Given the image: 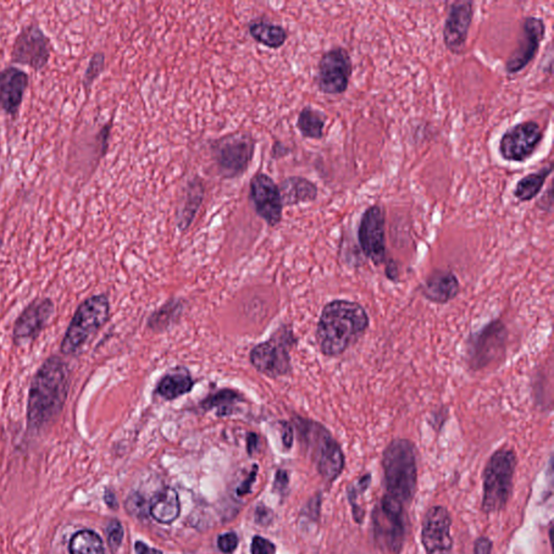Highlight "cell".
<instances>
[{
	"label": "cell",
	"mask_w": 554,
	"mask_h": 554,
	"mask_svg": "<svg viewBox=\"0 0 554 554\" xmlns=\"http://www.w3.org/2000/svg\"><path fill=\"white\" fill-rule=\"evenodd\" d=\"M71 369L59 356L49 357L33 377L27 397V426L41 431L57 419L68 401Z\"/></svg>",
	"instance_id": "1"
},
{
	"label": "cell",
	"mask_w": 554,
	"mask_h": 554,
	"mask_svg": "<svg viewBox=\"0 0 554 554\" xmlns=\"http://www.w3.org/2000/svg\"><path fill=\"white\" fill-rule=\"evenodd\" d=\"M370 320L367 310L356 301L337 299L327 303L317 327V342L327 358H337L367 334Z\"/></svg>",
	"instance_id": "2"
},
{
	"label": "cell",
	"mask_w": 554,
	"mask_h": 554,
	"mask_svg": "<svg viewBox=\"0 0 554 554\" xmlns=\"http://www.w3.org/2000/svg\"><path fill=\"white\" fill-rule=\"evenodd\" d=\"M386 495L407 507L414 501L418 484L417 452L411 440L396 439L382 453Z\"/></svg>",
	"instance_id": "3"
},
{
	"label": "cell",
	"mask_w": 554,
	"mask_h": 554,
	"mask_svg": "<svg viewBox=\"0 0 554 554\" xmlns=\"http://www.w3.org/2000/svg\"><path fill=\"white\" fill-rule=\"evenodd\" d=\"M303 445L311 454L319 473L327 482H335L346 467V457L339 443L322 424L312 419L293 420Z\"/></svg>",
	"instance_id": "4"
},
{
	"label": "cell",
	"mask_w": 554,
	"mask_h": 554,
	"mask_svg": "<svg viewBox=\"0 0 554 554\" xmlns=\"http://www.w3.org/2000/svg\"><path fill=\"white\" fill-rule=\"evenodd\" d=\"M518 465L512 448L501 447L487 462L483 473L482 511L492 514L502 511L513 491V479Z\"/></svg>",
	"instance_id": "5"
},
{
	"label": "cell",
	"mask_w": 554,
	"mask_h": 554,
	"mask_svg": "<svg viewBox=\"0 0 554 554\" xmlns=\"http://www.w3.org/2000/svg\"><path fill=\"white\" fill-rule=\"evenodd\" d=\"M110 313L109 298L105 295H94L82 301L72 318L65 331L61 353L73 356L79 353L86 343L108 323Z\"/></svg>",
	"instance_id": "6"
},
{
	"label": "cell",
	"mask_w": 554,
	"mask_h": 554,
	"mask_svg": "<svg viewBox=\"0 0 554 554\" xmlns=\"http://www.w3.org/2000/svg\"><path fill=\"white\" fill-rule=\"evenodd\" d=\"M509 331L501 320H492L470 334L464 347L469 369L481 371L501 364L506 358Z\"/></svg>",
	"instance_id": "7"
},
{
	"label": "cell",
	"mask_w": 554,
	"mask_h": 554,
	"mask_svg": "<svg viewBox=\"0 0 554 554\" xmlns=\"http://www.w3.org/2000/svg\"><path fill=\"white\" fill-rule=\"evenodd\" d=\"M406 508L385 494L371 514L376 545L387 554H400L406 545L408 525Z\"/></svg>",
	"instance_id": "8"
},
{
	"label": "cell",
	"mask_w": 554,
	"mask_h": 554,
	"mask_svg": "<svg viewBox=\"0 0 554 554\" xmlns=\"http://www.w3.org/2000/svg\"><path fill=\"white\" fill-rule=\"evenodd\" d=\"M210 148L219 174L233 179L245 174L253 158L256 140L246 132H235L214 141Z\"/></svg>",
	"instance_id": "9"
},
{
	"label": "cell",
	"mask_w": 554,
	"mask_h": 554,
	"mask_svg": "<svg viewBox=\"0 0 554 554\" xmlns=\"http://www.w3.org/2000/svg\"><path fill=\"white\" fill-rule=\"evenodd\" d=\"M53 43L37 21L22 27L11 47V63L27 66L35 72L47 68L53 55Z\"/></svg>",
	"instance_id": "10"
},
{
	"label": "cell",
	"mask_w": 554,
	"mask_h": 554,
	"mask_svg": "<svg viewBox=\"0 0 554 554\" xmlns=\"http://www.w3.org/2000/svg\"><path fill=\"white\" fill-rule=\"evenodd\" d=\"M296 345V338L290 329L282 327L268 341L260 343L251 352V363L259 373L277 378L291 371V348Z\"/></svg>",
	"instance_id": "11"
},
{
	"label": "cell",
	"mask_w": 554,
	"mask_h": 554,
	"mask_svg": "<svg viewBox=\"0 0 554 554\" xmlns=\"http://www.w3.org/2000/svg\"><path fill=\"white\" fill-rule=\"evenodd\" d=\"M353 72L350 53L342 47L327 50L320 58L315 84L329 96H340L348 91Z\"/></svg>",
	"instance_id": "12"
},
{
	"label": "cell",
	"mask_w": 554,
	"mask_h": 554,
	"mask_svg": "<svg viewBox=\"0 0 554 554\" xmlns=\"http://www.w3.org/2000/svg\"><path fill=\"white\" fill-rule=\"evenodd\" d=\"M544 136V130L537 121L526 120L505 131L498 144V151L506 162L524 163L533 158Z\"/></svg>",
	"instance_id": "13"
},
{
	"label": "cell",
	"mask_w": 554,
	"mask_h": 554,
	"mask_svg": "<svg viewBox=\"0 0 554 554\" xmlns=\"http://www.w3.org/2000/svg\"><path fill=\"white\" fill-rule=\"evenodd\" d=\"M358 237L364 256L376 267L387 263L386 215L379 205L365 210L359 221Z\"/></svg>",
	"instance_id": "14"
},
{
	"label": "cell",
	"mask_w": 554,
	"mask_h": 554,
	"mask_svg": "<svg viewBox=\"0 0 554 554\" xmlns=\"http://www.w3.org/2000/svg\"><path fill=\"white\" fill-rule=\"evenodd\" d=\"M545 36L544 20L536 18V16H526L523 20L518 46L506 61V73L511 76L522 72L536 58Z\"/></svg>",
	"instance_id": "15"
},
{
	"label": "cell",
	"mask_w": 554,
	"mask_h": 554,
	"mask_svg": "<svg viewBox=\"0 0 554 554\" xmlns=\"http://www.w3.org/2000/svg\"><path fill=\"white\" fill-rule=\"evenodd\" d=\"M54 313L50 298H37L15 320L13 339L15 346L24 347L37 340Z\"/></svg>",
	"instance_id": "16"
},
{
	"label": "cell",
	"mask_w": 554,
	"mask_h": 554,
	"mask_svg": "<svg viewBox=\"0 0 554 554\" xmlns=\"http://www.w3.org/2000/svg\"><path fill=\"white\" fill-rule=\"evenodd\" d=\"M452 517L443 506L426 510L421 529L425 554H451L453 550Z\"/></svg>",
	"instance_id": "17"
},
{
	"label": "cell",
	"mask_w": 554,
	"mask_h": 554,
	"mask_svg": "<svg viewBox=\"0 0 554 554\" xmlns=\"http://www.w3.org/2000/svg\"><path fill=\"white\" fill-rule=\"evenodd\" d=\"M251 199L260 218L270 226H276L282 218L280 187L270 176L259 173L251 180Z\"/></svg>",
	"instance_id": "18"
},
{
	"label": "cell",
	"mask_w": 554,
	"mask_h": 554,
	"mask_svg": "<svg viewBox=\"0 0 554 554\" xmlns=\"http://www.w3.org/2000/svg\"><path fill=\"white\" fill-rule=\"evenodd\" d=\"M30 81V74L18 66L0 70V114L13 119L19 118Z\"/></svg>",
	"instance_id": "19"
},
{
	"label": "cell",
	"mask_w": 554,
	"mask_h": 554,
	"mask_svg": "<svg viewBox=\"0 0 554 554\" xmlns=\"http://www.w3.org/2000/svg\"><path fill=\"white\" fill-rule=\"evenodd\" d=\"M473 5V2H454L447 11L443 27V42L448 52L453 54H463L467 45L474 15Z\"/></svg>",
	"instance_id": "20"
},
{
	"label": "cell",
	"mask_w": 554,
	"mask_h": 554,
	"mask_svg": "<svg viewBox=\"0 0 554 554\" xmlns=\"http://www.w3.org/2000/svg\"><path fill=\"white\" fill-rule=\"evenodd\" d=\"M420 291L429 301L445 304L457 298L461 284L452 271L436 270L426 277L420 286Z\"/></svg>",
	"instance_id": "21"
},
{
	"label": "cell",
	"mask_w": 554,
	"mask_h": 554,
	"mask_svg": "<svg viewBox=\"0 0 554 554\" xmlns=\"http://www.w3.org/2000/svg\"><path fill=\"white\" fill-rule=\"evenodd\" d=\"M205 196V186L202 179L194 177L188 180L178 210H177V225L181 232L190 228L198 210L201 209Z\"/></svg>",
	"instance_id": "22"
},
{
	"label": "cell",
	"mask_w": 554,
	"mask_h": 554,
	"mask_svg": "<svg viewBox=\"0 0 554 554\" xmlns=\"http://www.w3.org/2000/svg\"><path fill=\"white\" fill-rule=\"evenodd\" d=\"M279 187L284 206L313 202L319 196L317 185L303 177H288Z\"/></svg>",
	"instance_id": "23"
},
{
	"label": "cell",
	"mask_w": 554,
	"mask_h": 554,
	"mask_svg": "<svg viewBox=\"0 0 554 554\" xmlns=\"http://www.w3.org/2000/svg\"><path fill=\"white\" fill-rule=\"evenodd\" d=\"M553 166L548 165L535 173L523 177L514 187L513 196L521 203L533 201L544 188L548 178L552 174Z\"/></svg>",
	"instance_id": "24"
},
{
	"label": "cell",
	"mask_w": 554,
	"mask_h": 554,
	"mask_svg": "<svg viewBox=\"0 0 554 554\" xmlns=\"http://www.w3.org/2000/svg\"><path fill=\"white\" fill-rule=\"evenodd\" d=\"M194 380L186 369H178L163 377L159 381L157 392L166 401H174L176 398L184 396L191 392Z\"/></svg>",
	"instance_id": "25"
},
{
	"label": "cell",
	"mask_w": 554,
	"mask_h": 554,
	"mask_svg": "<svg viewBox=\"0 0 554 554\" xmlns=\"http://www.w3.org/2000/svg\"><path fill=\"white\" fill-rule=\"evenodd\" d=\"M180 510V501L177 492L174 489H166L155 497L149 512L158 522L170 524L179 518Z\"/></svg>",
	"instance_id": "26"
},
{
	"label": "cell",
	"mask_w": 554,
	"mask_h": 554,
	"mask_svg": "<svg viewBox=\"0 0 554 554\" xmlns=\"http://www.w3.org/2000/svg\"><path fill=\"white\" fill-rule=\"evenodd\" d=\"M249 34L254 41L271 49H279L287 41L284 27L264 20L252 22L249 24Z\"/></svg>",
	"instance_id": "27"
},
{
	"label": "cell",
	"mask_w": 554,
	"mask_h": 554,
	"mask_svg": "<svg viewBox=\"0 0 554 554\" xmlns=\"http://www.w3.org/2000/svg\"><path fill=\"white\" fill-rule=\"evenodd\" d=\"M327 116L311 107L301 110L297 119V129L301 134L307 138L320 140L324 136Z\"/></svg>",
	"instance_id": "28"
},
{
	"label": "cell",
	"mask_w": 554,
	"mask_h": 554,
	"mask_svg": "<svg viewBox=\"0 0 554 554\" xmlns=\"http://www.w3.org/2000/svg\"><path fill=\"white\" fill-rule=\"evenodd\" d=\"M70 554H104L101 537L91 530H81L72 536L69 544Z\"/></svg>",
	"instance_id": "29"
},
{
	"label": "cell",
	"mask_w": 554,
	"mask_h": 554,
	"mask_svg": "<svg viewBox=\"0 0 554 554\" xmlns=\"http://www.w3.org/2000/svg\"><path fill=\"white\" fill-rule=\"evenodd\" d=\"M371 484L370 473L363 474L347 489L348 501L350 503L354 522L362 524L365 518V509L362 506L361 498L368 492Z\"/></svg>",
	"instance_id": "30"
},
{
	"label": "cell",
	"mask_w": 554,
	"mask_h": 554,
	"mask_svg": "<svg viewBox=\"0 0 554 554\" xmlns=\"http://www.w3.org/2000/svg\"><path fill=\"white\" fill-rule=\"evenodd\" d=\"M242 400L240 393L231 389L220 390L214 395L209 396L201 402V407L204 411L210 409H218L219 417H224L233 412L237 403Z\"/></svg>",
	"instance_id": "31"
},
{
	"label": "cell",
	"mask_w": 554,
	"mask_h": 554,
	"mask_svg": "<svg viewBox=\"0 0 554 554\" xmlns=\"http://www.w3.org/2000/svg\"><path fill=\"white\" fill-rule=\"evenodd\" d=\"M105 69V54L102 52L94 53L91 55L90 61H88L87 68L82 76V87L88 96L91 88L100 76L103 73Z\"/></svg>",
	"instance_id": "32"
},
{
	"label": "cell",
	"mask_w": 554,
	"mask_h": 554,
	"mask_svg": "<svg viewBox=\"0 0 554 554\" xmlns=\"http://www.w3.org/2000/svg\"><path fill=\"white\" fill-rule=\"evenodd\" d=\"M105 533H107L110 549H112V551L118 550L121 542L124 540L125 531L123 525H121L118 520H110L107 525V529H105Z\"/></svg>",
	"instance_id": "33"
},
{
	"label": "cell",
	"mask_w": 554,
	"mask_h": 554,
	"mask_svg": "<svg viewBox=\"0 0 554 554\" xmlns=\"http://www.w3.org/2000/svg\"><path fill=\"white\" fill-rule=\"evenodd\" d=\"M112 129H113V119H110L108 121V123H105L101 127V129H100L96 136L97 141L100 147V151H101L102 158H105V155H107L109 151L110 138V134H112Z\"/></svg>",
	"instance_id": "34"
},
{
	"label": "cell",
	"mask_w": 554,
	"mask_h": 554,
	"mask_svg": "<svg viewBox=\"0 0 554 554\" xmlns=\"http://www.w3.org/2000/svg\"><path fill=\"white\" fill-rule=\"evenodd\" d=\"M252 554H275L276 548L272 542L256 536L252 542Z\"/></svg>",
	"instance_id": "35"
},
{
	"label": "cell",
	"mask_w": 554,
	"mask_h": 554,
	"mask_svg": "<svg viewBox=\"0 0 554 554\" xmlns=\"http://www.w3.org/2000/svg\"><path fill=\"white\" fill-rule=\"evenodd\" d=\"M238 546V537L235 533H226L219 536L218 547L224 553H232L236 550Z\"/></svg>",
	"instance_id": "36"
},
{
	"label": "cell",
	"mask_w": 554,
	"mask_h": 554,
	"mask_svg": "<svg viewBox=\"0 0 554 554\" xmlns=\"http://www.w3.org/2000/svg\"><path fill=\"white\" fill-rule=\"evenodd\" d=\"M126 508L130 514L137 515V517H138V514H143L144 510H146L143 498L138 494L131 495L129 500H127Z\"/></svg>",
	"instance_id": "37"
},
{
	"label": "cell",
	"mask_w": 554,
	"mask_h": 554,
	"mask_svg": "<svg viewBox=\"0 0 554 554\" xmlns=\"http://www.w3.org/2000/svg\"><path fill=\"white\" fill-rule=\"evenodd\" d=\"M474 554H492V542L489 537L481 536L474 542Z\"/></svg>",
	"instance_id": "38"
},
{
	"label": "cell",
	"mask_w": 554,
	"mask_h": 554,
	"mask_svg": "<svg viewBox=\"0 0 554 554\" xmlns=\"http://www.w3.org/2000/svg\"><path fill=\"white\" fill-rule=\"evenodd\" d=\"M448 418V411L444 407H441L439 411L432 413V426L437 431L443 428Z\"/></svg>",
	"instance_id": "39"
},
{
	"label": "cell",
	"mask_w": 554,
	"mask_h": 554,
	"mask_svg": "<svg viewBox=\"0 0 554 554\" xmlns=\"http://www.w3.org/2000/svg\"><path fill=\"white\" fill-rule=\"evenodd\" d=\"M552 186L550 185L549 188H548V191L546 192L545 196H542L540 198L539 204H537V206H539V208L540 210H542V212L545 213H552V209H553V196H552Z\"/></svg>",
	"instance_id": "40"
},
{
	"label": "cell",
	"mask_w": 554,
	"mask_h": 554,
	"mask_svg": "<svg viewBox=\"0 0 554 554\" xmlns=\"http://www.w3.org/2000/svg\"><path fill=\"white\" fill-rule=\"evenodd\" d=\"M257 473H258V467L257 465H253V469L252 471V473L249 474L248 478L243 482L242 485L240 487H238L237 489V494L238 495H246L248 494V492H251L252 491V486L253 483L254 482V480H256L257 478Z\"/></svg>",
	"instance_id": "41"
},
{
	"label": "cell",
	"mask_w": 554,
	"mask_h": 554,
	"mask_svg": "<svg viewBox=\"0 0 554 554\" xmlns=\"http://www.w3.org/2000/svg\"><path fill=\"white\" fill-rule=\"evenodd\" d=\"M282 440L286 448H291L293 443V428L290 423H282Z\"/></svg>",
	"instance_id": "42"
},
{
	"label": "cell",
	"mask_w": 554,
	"mask_h": 554,
	"mask_svg": "<svg viewBox=\"0 0 554 554\" xmlns=\"http://www.w3.org/2000/svg\"><path fill=\"white\" fill-rule=\"evenodd\" d=\"M288 482H290V479H288V474L286 471H277L274 482V490L279 492L284 491L285 489H287Z\"/></svg>",
	"instance_id": "43"
},
{
	"label": "cell",
	"mask_w": 554,
	"mask_h": 554,
	"mask_svg": "<svg viewBox=\"0 0 554 554\" xmlns=\"http://www.w3.org/2000/svg\"><path fill=\"white\" fill-rule=\"evenodd\" d=\"M290 153V148H288L284 143L280 141H276L272 147V158H281L286 157V155Z\"/></svg>",
	"instance_id": "44"
},
{
	"label": "cell",
	"mask_w": 554,
	"mask_h": 554,
	"mask_svg": "<svg viewBox=\"0 0 554 554\" xmlns=\"http://www.w3.org/2000/svg\"><path fill=\"white\" fill-rule=\"evenodd\" d=\"M386 274L387 279L392 282L398 281V269L397 265L392 262V260H387L386 264Z\"/></svg>",
	"instance_id": "45"
},
{
	"label": "cell",
	"mask_w": 554,
	"mask_h": 554,
	"mask_svg": "<svg viewBox=\"0 0 554 554\" xmlns=\"http://www.w3.org/2000/svg\"><path fill=\"white\" fill-rule=\"evenodd\" d=\"M271 517H272V514H271V510L263 507V508H258L257 509V521L258 522L262 523V524H267L268 522H270L271 521Z\"/></svg>",
	"instance_id": "46"
},
{
	"label": "cell",
	"mask_w": 554,
	"mask_h": 554,
	"mask_svg": "<svg viewBox=\"0 0 554 554\" xmlns=\"http://www.w3.org/2000/svg\"><path fill=\"white\" fill-rule=\"evenodd\" d=\"M135 549L137 554H163L162 551L158 549H154V548L148 547L146 544H143L141 541H138Z\"/></svg>",
	"instance_id": "47"
},
{
	"label": "cell",
	"mask_w": 554,
	"mask_h": 554,
	"mask_svg": "<svg viewBox=\"0 0 554 554\" xmlns=\"http://www.w3.org/2000/svg\"><path fill=\"white\" fill-rule=\"evenodd\" d=\"M259 437L256 434H249L247 437V451L249 455H253L257 451Z\"/></svg>",
	"instance_id": "48"
},
{
	"label": "cell",
	"mask_w": 554,
	"mask_h": 554,
	"mask_svg": "<svg viewBox=\"0 0 554 554\" xmlns=\"http://www.w3.org/2000/svg\"><path fill=\"white\" fill-rule=\"evenodd\" d=\"M104 501L110 509H116L119 507L118 500H116L114 492L110 490L105 491Z\"/></svg>",
	"instance_id": "49"
},
{
	"label": "cell",
	"mask_w": 554,
	"mask_h": 554,
	"mask_svg": "<svg viewBox=\"0 0 554 554\" xmlns=\"http://www.w3.org/2000/svg\"><path fill=\"white\" fill-rule=\"evenodd\" d=\"M3 246H4V238L0 236V249H2Z\"/></svg>",
	"instance_id": "50"
}]
</instances>
